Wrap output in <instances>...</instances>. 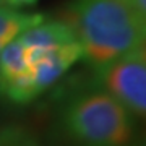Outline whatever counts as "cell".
Segmentation results:
<instances>
[{"label":"cell","mask_w":146,"mask_h":146,"mask_svg":"<svg viewBox=\"0 0 146 146\" xmlns=\"http://www.w3.org/2000/svg\"><path fill=\"white\" fill-rule=\"evenodd\" d=\"M67 23L96 72L146 44V20L128 0H73Z\"/></svg>","instance_id":"obj_1"},{"label":"cell","mask_w":146,"mask_h":146,"mask_svg":"<svg viewBox=\"0 0 146 146\" xmlns=\"http://www.w3.org/2000/svg\"><path fill=\"white\" fill-rule=\"evenodd\" d=\"M63 133L76 146H133L136 119L101 86L70 96L60 110Z\"/></svg>","instance_id":"obj_2"},{"label":"cell","mask_w":146,"mask_h":146,"mask_svg":"<svg viewBox=\"0 0 146 146\" xmlns=\"http://www.w3.org/2000/svg\"><path fill=\"white\" fill-rule=\"evenodd\" d=\"M98 86L114 96L135 119L146 122V58L140 49L98 70Z\"/></svg>","instance_id":"obj_3"},{"label":"cell","mask_w":146,"mask_h":146,"mask_svg":"<svg viewBox=\"0 0 146 146\" xmlns=\"http://www.w3.org/2000/svg\"><path fill=\"white\" fill-rule=\"evenodd\" d=\"M0 96L15 104H29L39 98L31 78L25 47L16 37L0 52Z\"/></svg>","instance_id":"obj_4"},{"label":"cell","mask_w":146,"mask_h":146,"mask_svg":"<svg viewBox=\"0 0 146 146\" xmlns=\"http://www.w3.org/2000/svg\"><path fill=\"white\" fill-rule=\"evenodd\" d=\"M25 52L31 68L33 83L39 96L46 93L49 88H52L68 68H72L80 58H83V52L78 41L62 44L46 50L25 47Z\"/></svg>","instance_id":"obj_5"},{"label":"cell","mask_w":146,"mask_h":146,"mask_svg":"<svg viewBox=\"0 0 146 146\" xmlns=\"http://www.w3.org/2000/svg\"><path fill=\"white\" fill-rule=\"evenodd\" d=\"M20 42L26 49H52V47L76 41L72 26L67 21H41L39 25L23 31L18 36Z\"/></svg>","instance_id":"obj_6"},{"label":"cell","mask_w":146,"mask_h":146,"mask_svg":"<svg viewBox=\"0 0 146 146\" xmlns=\"http://www.w3.org/2000/svg\"><path fill=\"white\" fill-rule=\"evenodd\" d=\"M46 20L41 13H25L0 5V52L10 41L16 39L23 31L39 25Z\"/></svg>","instance_id":"obj_7"},{"label":"cell","mask_w":146,"mask_h":146,"mask_svg":"<svg viewBox=\"0 0 146 146\" xmlns=\"http://www.w3.org/2000/svg\"><path fill=\"white\" fill-rule=\"evenodd\" d=\"M0 146H37V141L21 127L0 128Z\"/></svg>","instance_id":"obj_8"},{"label":"cell","mask_w":146,"mask_h":146,"mask_svg":"<svg viewBox=\"0 0 146 146\" xmlns=\"http://www.w3.org/2000/svg\"><path fill=\"white\" fill-rule=\"evenodd\" d=\"M37 0H2V3L8 8L18 10V8H25V7H33Z\"/></svg>","instance_id":"obj_9"},{"label":"cell","mask_w":146,"mask_h":146,"mask_svg":"<svg viewBox=\"0 0 146 146\" xmlns=\"http://www.w3.org/2000/svg\"><path fill=\"white\" fill-rule=\"evenodd\" d=\"M128 2H130L131 7L146 20V0H128Z\"/></svg>","instance_id":"obj_10"},{"label":"cell","mask_w":146,"mask_h":146,"mask_svg":"<svg viewBox=\"0 0 146 146\" xmlns=\"http://www.w3.org/2000/svg\"><path fill=\"white\" fill-rule=\"evenodd\" d=\"M133 146H146V131L143 133L141 138H138V140L135 141V145H133Z\"/></svg>","instance_id":"obj_11"},{"label":"cell","mask_w":146,"mask_h":146,"mask_svg":"<svg viewBox=\"0 0 146 146\" xmlns=\"http://www.w3.org/2000/svg\"><path fill=\"white\" fill-rule=\"evenodd\" d=\"M140 50L143 52V55H145V58H146V44H145L143 47H140Z\"/></svg>","instance_id":"obj_12"},{"label":"cell","mask_w":146,"mask_h":146,"mask_svg":"<svg viewBox=\"0 0 146 146\" xmlns=\"http://www.w3.org/2000/svg\"><path fill=\"white\" fill-rule=\"evenodd\" d=\"M0 5H3V3H2V0H0Z\"/></svg>","instance_id":"obj_13"}]
</instances>
